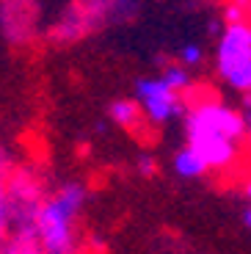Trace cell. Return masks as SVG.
Instances as JSON below:
<instances>
[{
    "label": "cell",
    "instance_id": "1",
    "mask_svg": "<svg viewBox=\"0 0 251 254\" xmlns=\"http://www.w3.org/2000/svg\"><path fill=\"white\" fill-rule=\"evenodd\" d=\"M193 94L196 100L182 114L185 144H190L204 158L210 172H229L243 155L246 114L218 97L204 94L201 89H193Z\"/></svg>",
    "mask_w": 251,
    "mask_h": 254
},
{
    "label": "cell",
    "instance_id": "2",
    "mask_svg": "<svg viewBox=\"0 0 251 254\" xmlns=\"http://www.w3.org/2000/svg\"><path fill=\"white\" fill-rule=\"evenodd\" d=\"M86 204L88 185L83 180H63L61 185L50 188L28 227L44 254H83L77 227Z\"/></svg>",
    "mask_w": 251,
    "mask_h": 254
},
{
    "label": "cell",
    "instance_id": "3",
    "mask_svg": "<svg viewBox=\"0 0 251 254\" xmlns=\"http://www.w3.org/2000/svg\"><path fill=\"white\" fill-rule=\"evenodd\" d=\"M213 69L229 91L251 97V19L224 22L215 42Z\"/></svg>",
    "mask_w": 251,
    "mask_h": 254
},
{
    "label": "cell",
    "instance_id": "4",
    "mask_svg": "<svg viewBox=\"0 0 251 254\" xmlns=\"http://www.w3.org/2000/svg\"><path fill=\"white\" fill-rule=\"evenodd\" d=\"M47 193H50V185H47V177H44L42 169L33 163H17L11 183H8V221H11V229L31 227L39 204L44 202Z\"/></svg>",
    "mask_w": 251,
    "mask_h": 254
},
{
    "label": "cell",
    "instance_id": "5",
    "mask_svg": "<svg viewBox=\"0 0 251 254\" xmlns=\"http://www.w3.org/2000/svg\"><path fill=\"white\" fill-rule=\"evenodd\" d=\"M132 97L138 100L144 122L152 127H166L185 114V94L177 91L163 75H144L132 86Z\"/></svg>",
    "mask_w": 251,
    "mask_h": 254
},
{
    "label": "cell",
    "instance_id": "6",
    "mask_svg": "<svg viewBox=\"0 0 251 254\" xmlns=\"http://www.w3.org/2000/svg\"><path fill=\"white\" fill-rule=\"evenodd\" d=\"M0 33L14 47H28L36 42L42 33L36 0H0Z\"/></svg>",
    "mask_w": 251,
    "mask_h": 254
},
{
    "label": "cell",
    "instance_id": "7",
    "mask_svg": "<svg viewBox=\"0 0 251 254\" xmlns=\"http://www.w3.org/2000/svg\"><path fill=\"white\" fill-rule=\"evenodd\" d=\"M171 172L180 180H199V177H204L210 169H207V163H204V158L196 152L193 146L185 144L171 155Z\"/></svg>",
    "mask_w": 251,
    "mask_h": 254
},
{
    "label": "cell",
    "instance_id": "8",
    "mask_svg": "<svg viewBox=\"0 0 251 254\" xmlns=\"http://www.w3.org/2000/svg\"><path fill=\"white\" fill-rule=\"evenodd\" d=\"M108 119L119 130H135L144 122V114H141V105L135 97H116L108 105Z\"/></svg>",
    "mask_w": 251,
    "mask_h": 254
},
{
    "label": "cell",
    "instance_id": "9",
    "mask_svg": "<svg viewBox=\"0 0 251 254\" xmlns=\"http://www.w3.org/2000/svg\"><path fill=\"white\" fill-rule=\"evenodd\" d=\"M0 254H44V252L31 229L19 227V229H8V235L3 238V246H0Z\"/></svg>",
    "mask_w": 251,
    "mask_h": 254
},
{
    "label": "cell",
    "instance_id": "10",
    "mask_svg": "<svg viewBox=\"0 0 251 254\" xmlns=\"http://www.w3.org/2000/svg\"><path fill=\"white\" fill-rule=\"evenodd\" d=\"M17 169V160L8 152L6 144H0V216L8 221V183H11V174ZM8 229H11V221H8Z\"/></svg>",
    "mask_w": 251,
    "mask_h": 254
},
{
    "label": "cell",
    "instance_id": "11",
    "mask_svg": "<svg viewBox=\"0 0 251 254\" xmlns=\"http://www.w3.org/2000/svg\"><path fill=\"white\" fill-rule=\"evenodd\" d=\"M160 75H163L166 80H169L171 86L177 89V91H182V94H188V91H193V89H196L193 69H190V66H185V64H180V61H171V64H166Z\"/></svg>",
    "mask_w": 251,
    "mask_h": 254
},
{
    "label": "cell",
    "instance_id": "12",
    "mask_svg": "<svg viewBox=\"0 0 251 254\" xmlns=\"http://www.w3.org/2000/svg\"><path fill=\"white\" fill-rule=\"evenodd\" d=\"M177 61L190 66V69H199L201 64H204V47L196 45V42H188V45H182L180 53H177Z\"/></svg>",
    "mask_w": 251,
    "mask_h": 254
},
{
    "label": "cell",
    "instance_id": "13",
    "mask_svg": "<svg viewBox=\"0 0 251 254\" xmlns=\"http://www.w3.org/2000/svg\"><path fill=\"white\" fill-rule=\"evenodd\" d=\"M135 172H138L141 177H155L157 174V158L152 152H141L138 158H135Z\"/></svg>",
    "mask_w": 251,
    "mask_h": 254
},
{
    "label": "cell",
    "instance_id": "14",
    "mask_svg": "<svg viewBox=\"0 0 251 254\" xmlns=\"http://www.w3.org/2000/svg\"><path fill=\"white\" fill-rule=\"evenodd\" d=\"M243 114H246V144H249V149H251V97H249V102H246Z\"/></svg>",
    "mask_w": 251,
    "mask_h": 254
},
{
    "label": "cell",
    "instance_id": "15",
    "mask_svg": "<svg viewBox=\"0 0 251 254\" xmlns=\"http://www.w3.org/2000/svg\"><path fill=\"white\" fill-rule=\"evenodd\" d=\"M240 190H243V196H246V202L251 204V174H249V177L243 180V185H240Z\"/></svg>",
    "mask_w": 251,
    "mask_h": 254
},
{
    "label": "cell",
    "instance_id": "16",
    "mask_svg": "<svg viewBox=\"0 0 251 254\" xmlns=\"http://www.w3.org/2000/svg\"><path fill=\"white\" fill-rule=\"evenodd\" d=\"M8 235V221L3 216H0V246H3V238Z\"/></svg>",
    "mask_w": 251,
    "mask_h": 254
},
{
    "label": "cell",
    "instance_id": "17",
    "mask_svg": "<svg viewBox=\"0 0 251 254\" xmlns=\"http://www.w3.org/2000/svg\"><path fill=\"white\" fill-rule=\"evenodd\" d=\"M243 224H246V227L251 229V204H249V210H246V213H243Z\"/></svg>",
    "mask_w": 251,
    "mask_h": 254
}]
</instances>
